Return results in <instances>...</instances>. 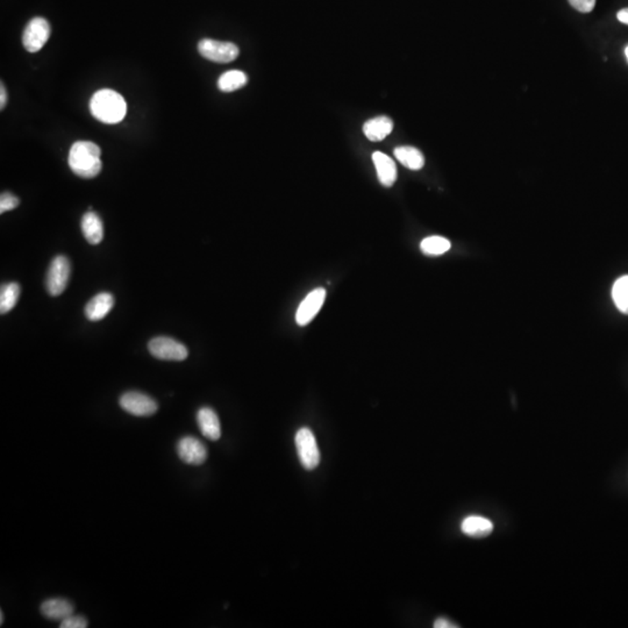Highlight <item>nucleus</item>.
Listing matches in <instances>:
<instances>
[{
	"label": "nucleus",
	"instance_id": "bb28decb",
	"mask_svg": "<svg viewBox=\"0 0 628 628\" xmlns=\"http://www.w3.org/2000/svg\"><path fill=\"white\" fill-rule=\"evenodd\" d=\"M6 103H8V94H6L4 84H1V87H0V109L4 110Z\"/></svg>",
	"mask_w": 628,
	"mask_h": 628
},
{
	"label": "nucleus",
	"instance_id": "ddd939ff",
	"mask_svg": "<svg viewBox=\"0 0 628 628\" xmlns=\"http://www.w3.org/2000/svg\"><path fill=\"white\" fill-rule=\"evenodd\" d=\"M114 305V298L111 293H98L85 306V315L90 322H98L105 318Z\"/></svg>",
	"mask_w": 628,
	"mask_h": 628
},
{
	"label": "nucleus",
	"instance_id": "6e6552de",
	"mask_svg": "<svg viewBox=\"0 0 628 628\" xmlns=\"http://www.w3.org/2000/svg\"><path fill=\"white\" fill-rule=\"evenodd\" d=\"M119 404L123 411L135 417H150L155 415L159 405L155 399L137 391H130L123 394L119 399Z\"/></svg>",
	"mask_w": 628,
	"mask_h": 628
},
{
	"label": "nucleus",
	"instance_id": "b1692460",
	"mask_svg": "<svg viewBox=\"0 0 628 628\" xmlns=\"http://www.w3.org/2000/svg\"><path fill=\"white\" fill-rule=\"evenodd\" d=\"M19 202H19L18 197H15V195H12L10 192L1 193V197H0V213H5V212H8L11 209H15L19 205Z\"/></svg>",
	"mask_w": 628,
	"mask_h": 628
},
{
	"label": "nucleus",
	"instance_id": "412c9836",
	"mask_svg": "<svg viewBox=\"0 0 628 628\" xmlns=\"http://www.w3.org/2000/svg\"><path fill=\"white\" fill-rule=\"evenodd\" d=\"M20 296V286L18 283H8L1 288L0 293V313L6 314L15 308Z\"/></svg>",
	"mask_w": 628,
	"mask_h": 628
},
{
	"label": "nucleus",
	"instance_id": "dca6fc26",
	"mask_svg": "<svg viewBox=\"0 0 628 628\" xmlns=\"http://www.w3.org/2000/svg\"><path fill=\"white\" fill-rule=\"evenodd\" d=\"M461 531L470 538H487L494 532V523L484 516H469L463 519Z\"/></svg>",
	"mask_w": 628,
	"mask_h": 628
},
{
	"label": "nucleus",
	"instance_id": "9d476101",
	"mask_svg": "<svg viewBox=\"0 0 628 628\" xmlns=\"http://www.w3.org/2000/svg\"><path fill=\"white\" fill-rule=\"evenodd\" d=\"M326 290L324 288H317L307 295L306 298L300 303L296 313V322L299 326H306L310 324L319 311L322 310V305L325 303Z\"/></svg>",
	"mask_w": 628,
	"mask_h": 628
},
{
	"label": "nucleus",
	"instance_id": "a211bd4d",
	"mask_svg": "<svg viewBox=\"0 0 628 628\" xmlns=\"http://www.w3.org/2000/svg\"><path fill=\"white\" fill-rule=\"evenodd\" d=\"M394 156L403 166H406L410 170L423 169L425 166V157L421 152L415 147L410 146H403L394 149Z\"/></svg>",
	"mask_w": 628,
	"mask_h": 628
},
{
	"label": "nucleus",
	"instance_id": "393cba45",
	"mask_svg": "<svg viewBox=\"0 0 628 628\" xmlns=\"http://www.w3.org/2000/svg\"><path fill=\"white\" fill-rule=\"evenodd\" d=\"M569 3L575 10L582 12V13H588L595 8L596 0H569Z\"/></svg>",
	"mask_w": 628,
	"mask_h": 628
},
{
	"label": "nucleus",
	"instance_id": "9b49d317",
	"mask_svg": "<svg viewBox=\"0 0 628 628\" xmlns=\"http://www.w3.org/2000/svg\"><path fill=\"white\" fill-rule=\"evenodd\" d=\"M197 424H198L199 430L206 439L211 441H217L220 439V420L213 408H200L197 412Z\"/></svg>",
	"mask_w": 628,
	"mask_h": 628
},
{
	"label": "nucleus",
	"instance_id": "20e7f679",
	"mask_svg": "<svg viewBox=\"0 0 628 628\" xmlns=\"http://www.w3.org/2000/svg\"><path fill=\"white\" fill-rule=\"evenodd\" d=\"M148 349L154 358L163 361H184L188 358V348L175 339L159 336L148 343Z\"/></svg>",
	"mask_w": 628,
	"mask_h": 628
},
{
	"label": "nucleus",
	"instance_id": "0eeeda50",
	"mask_svg": "<svg viewBox=\"0 0 628 628\" xmlns=\"http://www.w3.org/2000/svg\"><path fill=\"white\" fill-rule=\"evenodd\" d=\"M51 25L44 18H34L26 26L22 34V44L29 53H37L51 37Z\"/></svg>",
	"mask_w": 628,
	"mask_h": 628
},
{
	"label": "nucleus",
	"instance_id": "f257e3e1",
	"mask_svg": "<svg viewBox=\"0 0 628 628\" xmlns=\"http://www.w3.org/2000/svg\"><path fill=\"white\" fill-rule=\"evenodd\" d=\"M90 111L101 123L114 125L126 116L127 104L121 94L111 89H103L91 98Z\"/></svg>",
	"mask_w": 628,
	"mask_h": 628
},
{
	"label": "nucleus",
	"instance_id": "6ab92c4d",
	"mask_svg": "<svg viewBox=\"0 0 628 628\" xmlns=\"http://www.w3.org/2000/svg\"><path fill=\"white\" fill-rule=\"evenodd\" d=\"M248 83V77L241 70H229L223 73L218 80V87L223 92H233L245 87Z\"/></svg>",
	"mask_w": 628,
	"mask_h": 628
},
{
	"label": "nucleus",
	"instance_id": "2eb2a0df",
	"mask_svg": "<svg viewBox=\"0 0 628 628\" xmlns=\"http://www.w3.org/2000/svg\"><path fill=\"white\" fill-rule=\"evenodd\" d=\"M394 130V123L389 116H381L368 120L363 125V133L370 141L378 142L384 140L385 137Z\"/></svg>",
	"mask_w": 628,
	"mask_h": 628
},
{
	"label": "nucleus",
	"instance_id": "f03ea898",
	"mask_svg": "<svg viewBox=\"0 0 628 628\" xmlns=\"http://www.w3.org/2000/svg\"><path fill=\"white\" fill-rule=\"evenodd\" d=\"M101 154V148L94 142H75L69 152V166L80 177H96L103 166Z\"/></svg>",
	"mask_w": 628,
	"mask_h": 628
},
{
	"label": "nucleus",
	"instance_id": "c85d7f7f",
	"mask_svg": "<svg viewBox=\"0 0 628 628\" xmlns=\"http://www.w3.org/2000/svg\"><path fill=\"white\" fill-rule=\"evenodd\" d=\"M3 624H4V613H3V611H1V612H0V626Z\"/></svg>",
	"mask_w": 628,
	"mask_h": 628
},
{
	"label": "nucleus",
	"instance_id": "423d86ee",
	"mask_svg": "<svg viewBox=\"0 0 628 628\" xmlns=\"http://www.w3.org/2000/svg\"><path fill=\"white\" fill-rule=\"evenodd\" d=\"M199 54L216 63H229L240 54L238 46L232 42L204 39L198 44Z\"/></svg>",
	"mask_w": 628,
	"mask_h": 628
},
{
	"label": "nucleus",
	"instance_id": "cd10ccee",
	"mask_svg": "<svg viewBox=\"0 0 628 628\" xmlns=\"http://www.w3.org/2000/svg\"><path fill=\"white\" fill-rule=\"evenodd\" d=\"M617 18L619 21L622 22L625 25H628V8H624L618 12Z\"/></svg>",
	"mask_w": 628,
	"mask_h": 628
},
{
	"label": "nucleus",
	"instance_id": "aec40b11",
	"mask_svg": "<svg viewBox=\"0 0 628 628\" xmlns=\"http://www.w3.org/2000/svg\"><path fill=\"white\" fill-rule=\"evenodd\" d=\"M451 242L444 236H428L420 243V250L428 256H440L451 250Z\"/></svg>",
	"mask_w": 628,
	"mask_h": 628
},
{
	"label": "nucleus",
	"instance_id": "f3484780",
	"mask_svg": "<svg viewBox=\"0 0 628 628\" xmlns=\"http://www.w3.org/2000/svg\"><path fill=\"white\" fill-rule=\"evenodd\" d=\"M82 232L90 245L101 243L104 238V226L101 219L94 212H87L82 219Z\"/></svg>",
	"mask_w": 628,
	"mask_h": 628
},
{
	"label": "nucleus",
	"instance_id": "7ed1b4c3",
	"mask_svg": "<svg viewBox=\"0 0 628 628\" xmlns=\"http://www.w3.org/2000/svg\"><path fill=\"white\" fill-rule=\"evenodd\" d=\"M295 441L298 457L304 469H315L320 463V451L313 432L307 427H303L297 432Z\"/></svg>",
	"mask_w": 628,
	"mask_h": 628
},
{
	"label": "nucleus",
	"instance_id": "5701e85b",
	"mask_svg": "<svg viewBox=\"0 0 628 628\" xmlns=\"http://www.w3.org/2000/svg\"><path fill=\"white\" fill-rule=\"evenodd\" d=\"M87 626H89V622L83 616H77L73 613L65 618L64 620H62L60 624L61 628H87Z\"/></svg>",
	"mask_w": 628,
	"mask_h": 628
},
{
	"label": "nucleus",
	"instance_id": "4468645a",
	"mask_svg": "<svg viewBox=\"0 0 628 628\" xmlns=\"http://www.w3.org/2000/svg\"><path fill=\"white\" fill-rule=\"evenodd\" d=\"M73 604L64 598H51L41 604L40 611L44 617L51 620L62 621L73 613Z\"/></svg>",
	"mask_w": 628,
	"mask_h": 628
},
{
	"label": "nucleus",
	"instance_id": "f8f14e48",
	"mask_svg": "<svg viewBox=\"0 0 628 628\" xmlns=\"http://www.w3.org/2000/svg\"><path fill=\"white\" fill-rule=\"evenodd\" d=\"M372 162L375 164L377 176L381 184L390 188L397 181V166L394 159L385 155L382 152H375L372 154Z\"/></svg>",
	"mask_w": 628,
	"mask_h": 628
},
{
	"label": "nucleus",
	"instance_id": "a878e982",
	"mask_svg": "<svg viewBox=\"0 0 628 628\" xmlns=\"http://www.w3.org/2000/svg\"><path fill=\"white\" fill-rule=\"evenodd\" d=\"M434 627L435 628H454L459 627L457 625L453 624L451 621L448 620L446 618H437V620L434 621Z\"/></svg>",
	"mask_w": 628,
	"mask_h": 628
},
{
	"label": "nucleus",
	"instance_id": "c756f323",
	"mask_svg": "<svg viewBox=\"0 0 628 628\" xmlns=\"http://www.w3.org/2000/svg\"><path fill=\"white\" fill-rule=\"evenodd\" d=\"M625 54H626V58H627V60H628V47L626 48V51H625Z\"/></svg>",
	"mask_w": 628,
	"mask_h": 628
},
{
	"label": "nucleus",
	"instance_id": "1a4fd4ad",
	"mask_svg": "<svg viewBox=\"0 0 628 628\" xmlns=\"http://www.w3.org/2000/svg\"><path fill=\"white\" fill-rule=\"evenodd\" d=\"M178 457L190 466H202V463L207 460V448L202 441L195 437H182L178 441L177 447Z\"/></svg>",
	"mask_w": 628,
	"mask_h": 628
},
{
	"label": "nucleus",
	"instance_id": "39448f33",
	"mask_svg": "<svg viewBox=\"0 0 628 628\" xmlns=\"http://www.w3.org/2000/svg\"><path fill=\"white\" fill-rule=\"evenodd\" d=\"M71 274V265L65 256H56L51 261L48 269L46 286L51 296H60L68 286L69 278Z\"/></svg>",
	"mask_w": 628,
	"mask_h": 628
},
{
	"label": "nucleus",
	"instance_id": "4be33fe9",
	"mask_svg": "<svg viewBox=\"0 0 628 628\" xmlns=\"http://www.w3.org/2000/svg\"><path fill=\"white\" fill-rule=\"evenodd\" d=\"M612 298L621 313L628 314V274L618 278L612 288Z\"/></svg>",
	"mask_w": 628,
	"mask_h": 628
}]
</instances>
